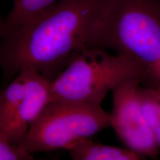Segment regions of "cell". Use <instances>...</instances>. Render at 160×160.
I'll use <instances>...</instances> for the list:
<instances>
[{
    "instance_id": "cell-9",
    "label": "cell",
    "mask_w": 160,
    "mask_h": 160,
    "mask_svg": "<svg viewBox=\"0 0 160 160\" xmlns=\"http://www.w3.org/2000/svg\"><path fill=\"white\" fill-rule=\"evenodd\" d=\"M26 91L25 71L19 72L0 95V128L11 120L22 101Z\"/></svg>"
},
{
    "instance_id": "cell-6",
    "label": "cell",
    "mask_w": 160,
    "mask_h": 160,
    "mask_svg": "<svg viewBox=\"0 0 160 160\" xmlns=\"http://www.w3.org/2000/svg\"><path fill=\"white\" fill-rule=\"evenodd\" d=\"M24 71L26 74L25 97L11 120L0 128V139L16 144L24 142L31 125L51 100V80L36 70Z\"/></svg>"
},
{
    "instance_id": "cell-4",
    "label": "cell",
    "mask_w": 160,
    "mask_h": 160,
    "mask_svg": "<svg viewBox=\"0 0 160 160\" xmlns=\"http://www.w3.org/2000/svg\"><path fill=\"white\" fill-rule=\"evenodd\" d=\"M111 127L102 106L51 101L32 124L22 145L31 153L68 151L79 142Z\"/></svg>"
},
{
    "instance_id": "cell-1",
    "label": "cell",
    "mask_w": 160,
    "mask_h": 160,
    "mask_svg": "<svg viewBox=\"0 0 160 160\" xmlns=\"http://www.w3.org/2000/svg\"><path fill=\"white\" fill-rule=\"evenodd\" d=\"M107 0H60L27 25L2 37L3 73L33 69L53 80L83 50L97 48Z\"/></svg>"
},
{
    "instance_id": "cell-2",
    "label": "cell",
    "mask_w": 160,
    "mask_h": 160,
    "mask_svg": "<svg viewBox=\"0 0 160 160\" xmlns=\"http://www.w3.org/2000/svg\"><path fill=\"white\" fill-rule=\"evenodd\" d=\"M97 48L129 57L160 87V0H107Z\"/></svg>"
},
{
    "instance_id": "cell-8",
    "label": "cell",
    "mask_w": 160,
    "mask_h": 160,
    "mask_svg": "<svg viewBox=\"0 0 160 160\" xmlns=\"http://www.w3.org/2000/svg\"><path fill=\"white\" fill-rule=\"evenodd\" d=\"M60 0H13V5L1 26V37L27 25Z\"/></svg>"
},
{
    "instance_id": "cell-11",
    "label": "cell",
    "mask_w": 160,
    "mask_h": 160,
    "mask_svg": "<svg viewBox=\"0 0 160 160\" xmlns=\"http://www.w3.org/2000/svg\"><path fill=\"white\" fill-rule=\"evenodd\" d=\"M153 132L154 133L157 144L160 149V115L159 118H158L157 121L156 122L154 126L153 127Z\"/></svg>"
},
{
    "instance_id": "cell-3",
    "label": "cell",
    "mask_w": 160,
    "mask_h": 160,
    "mask_svg": "<svg viewBox=\"0 0 160 160\" xmlns=\"http://www.w3.org/2000/svg\"><path fill=\"white\" fill-rule=\"evenodd\" d=\"M148 82L141 67L129 57L105 49L83 50L51 83V101L101 106L110 91L127 80Z\"/></svg>"
},
{
    "instance_id": "cell-10",
    "label": "cell",
    "mask_w": 160,
    "mask_h": 160,
    "mask_svg": "<svg viewBox=\"0 0 160 160\" xmlns=\"http://www.w3.org/2000/svg\"><path fill=\"white\" fill-rule=\"evenodd\" d=\"M0 160H34V158L22 143L16 144L0 139Z\"/></svg>"
},
{
    "instance_id": "cell-5",
    "label": "cell",
    "mask_w": 160,
    "mask_h": 160,
    "mask_svg": "<svg viewBox=\"0 0 160 160\" xmlns=\"http://www.w3.org/2000/svg\"><path fill=\"white\" fill-rule=\"evenodd\" d=\"M141 82L137 79L127 80L112 91L111 127L126 148L144 157L156 159L159 153V147L138 99Z\"/></svg>"
},
{
    "instance_id": "cell-7",
    "label": "cell",
    "mask_w": 160,
    "mask_h": 160,
    "mask_svg": "<svg viewBox=\"0 0 160 160\" xmlns=\"http://www.w3.org/2000/svg\"><path fill=\"white\" fill-rule=\"evenodd\" d=\"M72 160H145L144 157L128 148H122L84 139L69 149Z\"/></svg>"
}]
</instances>
